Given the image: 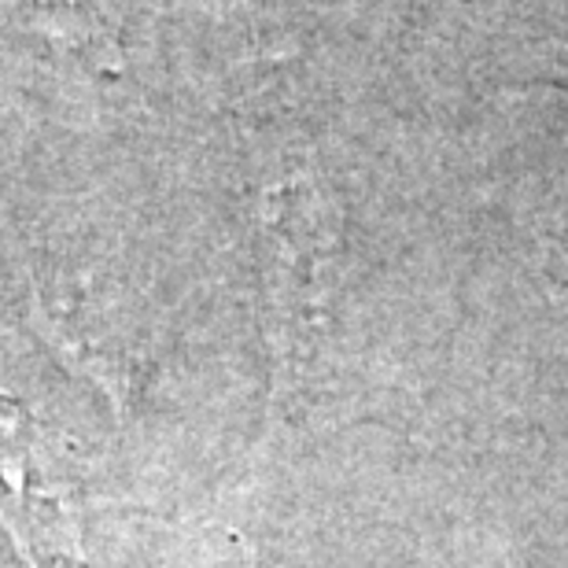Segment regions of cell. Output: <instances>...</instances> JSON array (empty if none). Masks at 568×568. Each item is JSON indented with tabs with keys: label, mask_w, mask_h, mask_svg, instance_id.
<instances>
[{
	"label": "cell",
	"mask_w": 568,
	"mask_h": 568,
	"mask_svg": "<svg viewBox=\"0 0 568 568\" xmlns=\"http://www.w3.org/2000/svg\"><path fill=\"white\" fill-rule=\"evenodd\" d=\"M0 520L30 568L60 561L63 554L78 558V525L63 487L44 473L27 425L8 403H0Z\"/></svg>",
	"instance_id": "obj_1"
}]
</instances>
